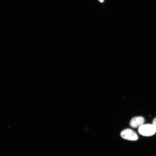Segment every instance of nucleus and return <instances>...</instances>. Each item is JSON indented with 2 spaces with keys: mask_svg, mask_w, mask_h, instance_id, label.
<instances>
[{
  "mask_svg": "<svg viewBox=\"0 0 156 156\" xmlns=\"http://www.w3.org/2000/svg\"><path fill=\"white\" fill-rule=\"evenodd\" d=\"M138 132L143 136H152L156 132L155 127L153 124H144L138 128Z\"/></svg>",
  "mask_w": 156,
  "mask_h": 156,
  "instance_id": "1",
  "label": "nucleus"
},
{
  "mask_svg": "<svg viewBox=\"0 0 156 156\" xmlns=\"http://www.w3.org/2000/svg\"><path fill=\"white\" fill-rule=\"evenodd\" d=\"M120 136L123 139L129 141H135L138 139V136L136 133L129 129L123 130L121 133Z\"/></svg>",
  "mask_w": 156,
  "mask_h": 156,
  "instance_id": "2",
  "label": "nucleus"
},
{
  "mask_svg": "<svg viewBox=\"0 0 156 156\" xmlns=\"http://www.w3.org/2000/svg\"><path fill=\"white\" fill-rule=\"evenodd\" d=\"M145 119L141 116L134 117L130 122V126L133 128H139L145 122Z\"/></svg>",
  "mask_w": 156,
  "mask_h": 156,
  "instance_id": "3",
  "label": "nucleus"
},
{
  "mask_svg": "<svg viewBox=\"0 0 156 156\" xmlns=\"http://www.w3.org/2000/svg\"><path fill=\"white\" fill-rule=\"evenodd\" d=\"M153 124L155 126L156 129V118L153 121Z\"/></svg>",
  "mask_w": 156,
  "mask_h": 156,
  "instance_id": "4",
  "label": "nucleus"
},
{
  "mask_svg": "<svg viewBox=\"0 0 156 156\" xmlns=\"http://www.w3.org/2000/svg\"><path fill=\"white\" fill-rule=\"evenodd\" d=\"M98 1L101 3H103L104 1V0H98Z\"/></svg>",
  "mask_w": 156,
  "mask_h": 156,
  "instance_id": "5",
  "label": "nucleus"
}]
</instances>
